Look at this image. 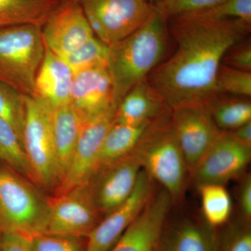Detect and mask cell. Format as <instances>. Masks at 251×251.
<instances>
[{"mask_svg":"<svg viewBox=\"0 0 251 251\" xmlns=\"http://www.w3.org/2000/svg\"><path fill=\"white\" fill-rule=\"evenodd\" d=\"M167 25L176 50L147 80L170 110L207 103L218 94L216 75L225 53L250 35L251 23L194 12L169 18Z\"/></svg>","mask_w":251,"mask_h":251,"instance_id":"6da1fadb","label":"cell"},{"mask_svg":"<svg viewBox=\"0 0 251 251\" xmlns=\"http://www.w3.org/2000/svg\"><path fill=\"white\" fill-rule=\"evenodd\" d=\"M170 39L167 19L154 7L141 27L108 46L107 67L116 108L130 90L163 62Z\"/></svg>","mask_w":251,"mask_h":251,"instance_id":"7a4b0ae2","label":"cell"},{"mask_svg":"<svg viewBox=\"0 0 251 251\" xmlns=\"http://www.w3.org/2000/svg\"><path fill=\"white\" fill-rule=\"evenodd\" d=\"M133 151L142 169L169 193L173 204L179 201L190 174L172 125L171 110L150 123Z\"/></svg>","mask_w":251,"mask_h":251,"instance_id":"3957f363","label":"cell"},{"mask_svg":"<svg viewBox=\"0 0 251 251\" xmlns=\"http://www.w3.org/2000/svg\"><path fill=\"white\" fill-rule=\"evenodd\" d=\"M29 179L8 166H0V232L29 238L45 233L49 200Z\"/></svg>","mask_w":251,"mask_h":251,"instance_id":"277c9868","label":"cell"},{"mask_svg":"<svg viewBox=\"0 0 251 251\" xmlns=\"http://www.w3.org/2000/svg\"><path fill=\"white\" fill-rule=\"evenodd\" d=\"M45 51L41 26L0 28V81L23 96H34L36 74Z\"/></svg>","mask_w":251,"mask_h":251,"instance_id":"5b68a950","label":"cell"},{"mask_svg":"<svg viewBox=\"0 0 251 251\" xmlns=\"http://www.w3.org/2000/svg\"><path fill=\"white\" fill-rule=\"evenodd\" d=\"M25 118L23 144L35 184L54 193L59 184L51 108L35 96H24Z\"/></svg>","mask_w":251,"mask_h":251,"instance_id":"8992f818","label":"cell"},{"mask_svg":"<svg viewBox=\"0 0 251 251\" xmlns=\"http://www.w3.org/2000/svg\"><path fill=\"white\" fill-rule=\"evenodd\" d=\"M91 29L110 46L137 30L154 6L148 0H78Z\"/></svg>","mask_w":251,"mask_h":251,"instance_id":"52a82bcc","label":"cell"},{"mask_svg":"<svg viewBox=\"0 0 251 251\" xmlns=\"http://www.w3.org/2000/svg\"><path fill=\"white\" fill-rule=\"evenodd\" d=\"M48 200L49 217L45 233L87 239L103 219L87 182Z\"/></svg>","mask_w":251,"mask_h":251,"instance_id":"ba28073f","label":"cell"},{"mask_svg":"<svg viewBox=\"0 0 251 251\" xmlns=\"http://www.w3.org/2000/svg\"><path fill=\"white\" fill-rule=\"evenodd\" d=\"M141 170L139 159L133 151L94 170L87 184L103 218L129 198Z\"/></svg>","mask_w":251,"mask_h":251,"instance_id":"9c48e42d","label":"cell"},{"mask_svg":"<svg viewBox=\"0 0 251 251\" xmlns=\"http://www.w3.org/2000/svg\"><path fill=\"white\" fill-rule=\"evenodd\" d=\"M171 120L191 175L221 130L205 104H193L173 109Z\"/></svg>","mask_w":251,"mask_h":251,"instance_id":"30bf717a","label":"cell"},{"mask_svg":"<svg viewBox=\"0 0 251 251\" xmlns=\"http://www.w3.org/2000/svg\"><path fill=\"white\" fill-rule=\"evenodd\" d=\"M251 158V147L238 141L229 132L221 131L191 176L197 186L225 185L245 173Z\"/></svg>","mask_w":251,"mask_h":251,"instance_id":"8fae6325","label":"cell"},{"mask_svg":"<svg viewBox=\"0 0 251 251\" xmlns=\"http://www.w3.org/2000/svg\"><path fill=\"white\" fill-rule=\"evenodd\" d=\"M154 192L153 181L143 169L133 193L123 204L104 216L86 239L85 251H110L143 210Z\"/></svg>","mask_w":251,"mask_h":251,"instance_id":"7c38bea8","label":"cell"},{"mask_svg":"<svg viewBox=\"0 0 251 251\" xmlns=\"http://www.w3.org/2000/svg\"><path fill=\"white\" fill-rule=\"evenodd\" d=\"M46 49L61 58L93 37L78 0H61L41 27Z\"/></svg>","mask_w":251,"mask_h":251,"instance_id":"4fadbf2b","label":"cell"},{"mask_svg":"<svg viewBox=\"0 0 251 251\" xmlns=\"http://www.w3.org/2000/svg\"><path fill=\"white\" fill-rule=\"evenodd\" d=\"M116 109H110L84 122L67 174L54 191L53 196L67 192L88 181L104 138L115 123Z\"/></svg>","mask_w":251,"mask_h":251,"instance_id":"5bb4252c","label":"cell"},{"mask_svg":"<svg viewBox=\"0 0 251 251\" xmlns=\"http://www.w3.org/2000/svg\"><path fill=\"white\" fill-rule=\"evenodd\" d=\"M173 204L161 188L153 193L146 205L110 251H156Z\"/></svg>","mask_w":251,"mask_h":251,"instance_id":"9a60e30c","label":"cell"},{"mask_svg":"<svg viewBox=\"0 0 251 251\" xmlns=\"http://www.w3.org/2000/svg\"><path fill=\"white\" fill-rule=\"evenodd\" d=\"M70 103L82 122L101 115L114 105L113 85L107 66H100L74 74Z\"/></svg>","mask_w":251,"mask_h":251,"instance_id":"2e32d148","label":"cell"},{"mask_svg":"<svg viewBox=\"0 0 251 251\" xmlns=\"http://www.w3.org/2000/svg\"><path fill=\"white\" fill-rule=\"evenodd\" d=\"M74 73L67 63L46 49L34 82V95L51 108L70 103Z\"/></svg>","mask_w":251,"mask_h":251,"instance_id":"e0dca14e","label":"cell"},{"mask_svg":"<svg viewBox=\"0 0 251 251\" xmlns=\"http://www.w3.org/2000/svg\"><path fill=\"white\" fill-rule=\"evenodd\" d=\"M169 110L158 92L145 79L127 93L115 111V123L139 125L156 120Z\"/></svg>","mask_w":251,"mask_h":251,"instance_id":"ac0fdd59","label":"cell"},{"mask_svg":"<svg viewBox=\"0 0 251 251\" xmlns=\"http://www.w3.org/2000/svg\"><path fill=\"white\" fill-rule=\"evenodd\" d=\"M51 121L59 184L70 166L84 122L71 103L51 108Z\"/></svg>","mask_w":251,"mask_h":251,"instance_id":"d6986e66","label":"cell"},{"mask_svg":"<svg viewBox=\"0 0 251 251\" xmlns=\"http://www.w3.org/2000/svg\"><path fill=\"white\" fill-rule=\"evenodd\" d=\"M215 229L206 222L180 220L163 230L161 245L164 251H219Z\"/></svg>","mask_w":251,"mask_h":251,"instance_id":"ffe728a7","label":"cell"},{"mask_svg":"<svg viewBox=\"0 0 251 251\" xmlns=\"http://www.w3.org/2000/svg\"><path fill=\"white\" fill-rule=\"evenodd\" d=\"M61 0H0V28L33 24L42 27Z\"/></svg>","mask_w":251,"mask_h":251,"instance_id":"44dd1931","label":"cell"},{"mask_svg":"<svg viewBox=\"0 0 251 251\" xmlns=\"http://www.w3.org/2000/svg\"><path fill=\"white\" fill-rule=\"evenodd\" d=\"M151 122L139 125L115 122L104 138L94 170L132 152Z\"/></svg>","mask_w":251,"mask_h":251,"instance_id":"7402d4cb","label":"cell"},{"mask_svg":"<svg viewBox=\"0 0 251 251\" xmlns=\"http://www.w3.org/2000/svg\"><path fill=\"white\" fill-rule=\"evenodd\" d=\"M205 105L221 131H231L251 122V99L217 94Z\"/></svg>","mask_w":251,"mask_h":251,"instance_id":"603a6c76","label":"cell"},{"mask_svg":"<svg viewBox=\"0 0 251 251\" xmlns=\"http://www.w3.org/2000/svg\"><path fill=\"white\" fill-rule=\"evenodd\" d=\"M198 188L204 222L215 229L227 224L232 214V201L224 185L201 184Z\"/></svg>","mask_w":251,"mask_h":251,"instance_id":"cb8c5ba5","label":"cell"},{"mask_svg":"<svg viewBox=\"0 0 251 251\" xmlns=\"http://www.w3.org/2000/svg\"><path fill=\"white\" fill-rule=\"evenodd\" d=\"M0 161L35 184L22 140L14 128L1 119H0Z\"/></svg>","mask_w":251,"mask_h":251,"instance_id":"d4e9b609","label":"cell"},{"mask_svg":"<svg viewBox=\"0 0 251 251\" xmlns=\"http://www.w3.org/2000/svg\"><path fill=\"white\" fill-rule=\"evenodd\" d=\"M108 45L94 36L62 58L74 74L91 68L107 66Z\"/></svg>","mask_w":251,"mask_h":251,"instance_id":"484cf974","label":"cell"},{"mask_svg":"<svg viewBox=\"0 0 251 251\" xmlns=\"http://www.w3.org/2000/svg\"><path fill=\"white\" fill-rule=\"evenodd\" d=\"M25 100L23 94L0 81V119L9 123L23 142Z\"/></svg>","mask_w":251,"mask_h":251,"instance_id":"4316f807","label":"cell"},{"mask_svg":"<svg viewBox=\"0 0 251 251\" xmlns=\"http://www.w3.org/2000/svg\"><path fill=\"white\" fill-rule=\"evenodd\" d=\"M216 90L218 94L251 99V72L221 64L216 75Z\"/></svg>","mask_w":251,"mask_h":251,"instance_id":"83f0119b","label":"cell"},{"mask_svg":"<svg viewBox=\"0 0 251 251\" xmlns=\"http://www.w3.org/2000/svg\"><path fill=\"white\" fill-rule=\"evenodd\" d=\"M27 241L31 251H85L86 238L42 233Z\"/></svg>","mask_w":251,"mask_h":251,"instance_id":"f1b7e54d","label":"cell"},{"mask_svg":"<svg viewBox=\"0 0 251 251\" xmlns=\"http://www.w3.org/2000/svg\"><path fill=\"white\" fill-rule=\"evenodd\" d=\"M219 242V251H251V222L240 217L231 223Z\"/></svg>","mask_w":251,"mask_h":251,"instance_id":"f546056e","label":"cell"},{"mask_svg":"<svg viewBox=\"0 0 251 251\" xmlns=\"http://www.w3.org/2000/svg\"><path fill=\"white\" fill-rule=\"evenodd\" d=\"M226 0H161L154 5L166 19L178 15L211 9Z\"/></svg>","mask_w":251,"mask_h":251,"instance_id":"4dcf8cb0","label":"cell"},{"mask_svg":"<svg viewBox=\"0 0 251 251\" xmlns=\"http://www.w3.org/2000/svg\"><path fill=\"white\" fill-rule=\"evenodd\" d=\"M198 13L214 19H239L251 23V0H226Z\"/></svg>","mask_w":251,"mask_h":251,"instance_id":"1f68e13d","label":"cell"},{"mask_svg":"<svg viewBox=\"0 0 251 251\" xmlns=\"http://www.w3.org/2000/svg\"><path fill=\"white\" fill-rule=\"evenodd\" d=\"M221 64L238 70L251 72L250 36L229 47L225 53Z\"/></svg>","mask_w":251,"mask_h":251,"instance_id":"d6a6232c","label":"cell"},{"mask_svg":"<svg viewBox=\"0 0 251 251\" xmlns=\"http://www.w3.org/2000/svg\"><path fill=\"white\" fill-rule=\"evenodd\" d=\"M237 191L238 205L240 217L251 222V176L243 175L240 177Z\"/></svg>","mask_w":251,"mask_h":251,"instance_id":"836d02e7","label":"cell"},{"mask_svg":"<svg viewBox=\"0 0 251 251\" xmlns=\"http://www.w3.org/2000/svg\"><path fill=\"white\" fill-rule=\"evenodd\" d=\"M0 251H31L27 238L11 232H1Z\"/></svg>","mask_w":251,"mask_h":251,"instance_id":"e575fe53","label":"cell"},{"mask_svg":"<svg viewBox=\"0 0 251 251\" xmlns=\"http://www.w3.org/2000/svg\"><path fill=\"white\" fill-rule=\"evenodd\" d=\"M244 145L251 147V122L231 131H227Z\"/></svg>","mask_w":251,"mask_h":251,"instance_id":"d590c367","label":"cell"},{"mask_svg":"<svg viewBox=\"0 0 251 251\" xmlns=\"http://www.w3.org/2000/svg\"><path fill=\"white\" fill-rule=\"evenodd\" d=\"M148 1H150L151 4H153V6H154V5H156L157 3L159 2L161 0H148Z\"/></svg>","mask_w":251,"mask_h":251,"instance_id":"8d00e7d4","label":"cell"},{"mask_svg":"<svg viewBox=\"0 0 251 251\" xmlns=\"http://www.w3.org/2000/svg\"><path fill=\"white\" fill-rule=\"evenodd\" d=\"M156 251H164L163 247H162L161 242H160L159 245H158V248H157Z\"/></svg>","mask_w":251,"mask_h":251,"instance_id":"74e56055","label":"cell"}]
</instances>
